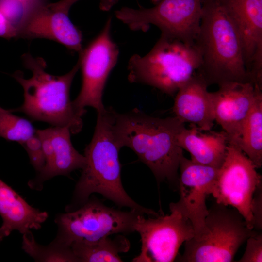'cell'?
I'll list each match as a JSON object with an SVG mask.
<instances>
[{"label":"cell","mask_w":262,"mask_h":262,"mask_svg":"<svg viewBox=\"0 0 262 262\" xmlns=\"http://www.w3.org/2000/svg\"><path fill=\"white\" fill-rule=\"evenodd\" d=\"M46 130L53 153L50 179L56 176H68L74 170L82 169L85 164V157L73 147L70 129L66 127L52 126Z\"/></svg>","instance_id":"obj_19"},{"label":"cell","mask_w":262,"mask_h":262,"mask_svg":"<svg viewBox=\"0 0 262 262\" xmlns=\"http://www.w3.org/2000/svg\"><path fill=\"white\" fill-rule=\"evenodd\" d=\"M111 22L109 18L100 33L79 53L82 84L72 103L82 117L87 106L93 107L97 113L105 108L102 102L104 89L119 54L118 48L111 36Z\"/></svg>","instance_id":"obj_10"},{"label":"cell","mask_w":262,"mask_h":262,"mask_svg":"<svg viewBox=\"0 0 262 262\" xmlns=\"http://www.w3.org/2000/svg\"><path fill=\"white\" fill-rule=\"evenodd\" d=\"M113 109L105 108L98 113L91 142L84 150L86 162L66 212L75 210L89 198L91 194L102 195L120 207H126L149 216L160 214L134 201L122 184L119 147L113 131Z\"/></svg>","instance_id":"obj_2"},{"label":"cell","mask_w":262,"mask_h":262,"mask_svg":"<svg viewBox=\"0 0 262 262\" xmlns=\"http://www.w3.org/2000/svg\"><path fill=\"white\" fill-rule=\"evenodd\" d=\"M256 169L236 144L229 142L226 157L210 193L216 202L236 209L253 229L254 195L262 186V176Z\"/></svg>","instance_id":"obj_9"},{"label":"cell","mask_w":262,"mask_h":262,"mask_svg":"<svg viewBox=\"0 0 262 262\" xmlns=\"http://www.w3.org/2000/svg\"><path fill=\"white\" fill-rule=\"evenodd\" d=\"M43 0H0V11L17 31L29 12Z\"/></svg>","instance_id":"obj_24"},{"label":"cell","mask_w":262,"mask_h":262,"mask_svg":"<svg viewBox=\"0 0 262 262\" xmlns=\"http://www.w3.org/2000/svg\"><path fill=\"white\" fill-rule=\"evenodd\" d=\"M195 43L201 56L196 74L208 86L249 82L239 35L217 0H202L200 29Z\"/></svg>","instance_id":"obj_4"},{"label":"cell","mask_w":262,"mask_h":262,"mask_svg":"<svg viewBox=\"0 0 262 262\" xmlns=\"http://www.w3.org/2000/svg\"><path fill=\"white\" fill-rule=\"evenodd\" d=\"M241 40L247 73L262 75V0H217Z\"/></svg>","instance_id":"obj_14"},{"label":"cell","mask_w":262,"mask_h":262,"mask_svg":"<svg viewBox=\"0 0 262 262\" xmlns=\"http://www.w3.org/2000/svg\"><path fill=\"white\" fill-rule=\"evenodd\" d=\"M0 37L8 40L17 37L16 29L0 11Z\"/></svg>","instance_id":"obj_28"},{"label":"cell","mask_w":262,"mask_h":262,"mask_svg":"<svg viewBox=\"0 0 262 262\" xmlns=\"http://www.w3.org/2000/svg\"><path fill=\"white\" fill-rule=\"evenodd\" d=\"M113 131L120 147L131 149L147 165L157 182H166L178 189L179 164L183 149L177 136L185 127L175 116L148 115L135 108L121 114L113 110Z\"/></svg>","instance_id":"obj_1"},{"label":"cell","mask_w":262,"mask_h":262,"mask_svg":"<svg viewBox=\"0 0 262 262\" xmlns=\"http://www.w3.org/2000/svg\"><path fill=\"white\" fill-rule=\"evenodd\" d=\"M79 0H61L55 3L58 6L69 10L71 6ZM116 1V0H99V7L103 11H109Z\"/></svg>","instance_id":"obj_29"},{"label":"cell","mask_w":262,"mask_h":262,"mask_svg":"<svg viewBox=\"0 0 262 262\" xmlns=\"http://www.w3.org/2000/svg\"><path fill=\"white\" fill-rule=\"evenodd\" d=\"M258 231L235 208L217 202L208 209L201 233L184 242L181 262H231L241 245Z\"/></svg>","instance_id":"obj_6"},{"label":"cell","mask_w":262,"mask_h":262,"mask_svg":"<svg viewBox=\"0 0 262 262\" xmlns=\"http://www.w3.org/2000/svg\"><path fill=\"white\" fill-rule=\"evenodd\" d=\"M22 58L32 75L26 78L19 70L12 74L23 88L24 101L20 107L9 110L12 113H23L33 121L67 127L73 134L80 132L82 117L76 113L70 98L71 85L80 68L79 61L68 72L55 76L46 71L47 64L42 58L27 53Z\"/></svg>","instance_id":"obj_3"},{"label":"cell","mask_w":262,"mask_h":262,"mask_svg":"<svg viewBox=\"0 0 262 262\" xmlns=\"http://www.w3.org/2000/svg\"><path fill=\"white\" fill-rule=\"evenodd\" d=\"M130 243L124 236L114 238L109 236L94 241H77L72 243V250L79 262H121L119 254L127 252Z\"/></svg>","instance_id":"obj_20"},{"label":"cell","mask_w":262,"mask_h":262,"mask_svg":"<svg viewBox=\"0 0 262 262\" xmlns=\"http://www.w3.org/2000/svg\"><path fill=\"white\" fill-rule=\"evenodd\" d=\"M22 146L27 152L31 164L38 174L45 165V158L39 138L36 133Z\"/></svg>","instance_id":"obj_25"},{"label":"cell","mask_w":262,"mask_h":262,"mask_svg":"<svg viewBox=\"0 0 262 262\" xmlns=\"http://www.w3.org/2000/svg\"><path fill=\"white\" fill-rule=\"evenodd\" d=\"M201 53L195 44L161 35L150 51L132 55L128 62V80L174 96L196 72Z\"/></svg>","instance_id":"obj_5"},{"label":"cell","mask_w":262,"mask_h":262,"mask_svg":"<svg viewBox=\"0 0 262 262\" xmlns=\"http://www.w3.org/2000/svg\"><path fill=\"white\" fill-rule=\"evenodd\" d=\"M170 214L146 218L140 214L134 226L141 237L140 254L134 262H171L181 245L194 236L190 221L179 211L169 207Z\"/></svg>","instance_id":"obj_11"},{"label":"cell","mask_w":262,"mask_h":262,"mask_svg":"<svg viewBox=\"0 0 262 262\" xmlns=\"http://www.w3.org/2000/svg\"><path fill=\"white\" fill-rule=\"evenodd\" d=\"M4 238V236L1 233H0V243L3 240Z\"/></svg>","instance_id":"obj_30"},{"label":"cell","mask_w":262,"mask_h":262,"mask_svg":"<svg viewBox=\"0 0 262 262\" xmlns=\"http://www.w3.org/2000/svg\"><path fill=\"white\" fill-rule=\"evenodd\" d=\"M189 127H184L177 134L178 146L190 153L192 161L219 168L227 153V134L224 131H204L193 124Z\"/></svg>","instance_id":"obj_18"},{"label":"cell","mask_w":262,"mask_h":262,"mask_svg":"<svg viewBox=\"0 0 262 262\" xmlns=\"http://www.w3.org/2000/svg\"><path fill=\"white\" fill-rule=\"evenodd\" d=\"M22 249L35 262H79L71 246L55 239L49 245L39 244L31 230L22 234Z\"/></svg>","instance_id":"obj_22"},{"label":"cell","mask_w":262,"mask_h":262,"mask_svg":"<svg viewBox=\"0 0 262 262\" xmlns=\"http://www.w3.org/2000/svg\"><path fill=\"white\" fill-rule=\"evenodd\" d=\"M252 213L253 229L259 231L262 229V186L260 187L254 194Z\"/></svg>","instance_id":"obj_27"},{"label":"cell","mask_w":262,"mask_h":262,"mask_svg":"<svg viewBox=\"0 0 262 262\" xmlns=\"http://www.w3.org/2000/svg\"><path fill=\"white\" fill-rule=\"evenodd\" d=\"M208 85L196 73L177 91L173 107L176 117L201 130H211L214 124L213 104Z\"/></svg>","instance_id":"obj_16"},{"label":"cell","mask_w":262,"mask_h":262,"mask_svg":"<svg viewBox=\"0 0 262 262\" xmlns=\"http://www.w3.org/2000/svg\"><path fill=\"white\" fill-rule=\"evenodd\" d=\"M135 210L128 211L109 207L96 198H89L78 209L57 214L54 222L57 232L54 238L71 246L77 241H94L114 234L135 231L138 216Z\"/></svg>","instance_id":"obj_7"},{"label":"cell","mask_w":262,"mask_h":262,"mask_svg":"<svg viewBox=\"0 0 262 262\" xmlns=\"http://www.w3.org/2000/svg\"><path fill=\"white\" fill-rule=\"evenodd\" d=\"M211 92L214 121L227 134L229 142L237 144L243 124L262 88L249 82H230Z\"/></svg>","instance_id":"obj_15"},{"label":"cell","mask_w":262,"mask_h":262,"mask_svg":"<svg viewBox=\"0 0 262 262\" xmlns=\"http://www.w3.org/2000/svg\"><path fill=\"white\" fill-rule=\"evenodd\" d=\"M178 189L180 199L169 207L179 211L191 222L194 236L202 232L208 209L206 197L210 195L218 168L201 164L183 156L180 162Z\"/></svg>","instance_id":"obj_12"},{"label":"cell","mask_w":262,"mask_h":262,"mask_svg":"<svg viewBox=\"0 0 262 262\" xmlns=\"http://www.w3.org/2000/svg\"><path fill=\"white\" fill-rule=\"evenodd\" d=\"M257 168L262 165V93L245 120L236 144Z\"/></svg>","instance_id":"obj_21"},{"label":"cell","mask_w":262,"mask_h":262,"mask_svg":"<svg viewBox=\"0 0 262 262\" xmlns=\"http://www.w3.org/2000/svg\"><path fill=\"white\" fill-rule=\"evenodd\" d=\"M36 131L29 120L0 106V137L22 145L36 134Z\"/></svg>","instance_id":"obj_23"},{"label":"cell","mask_w":262,"mask_h":262,"mask_svg":"<svg viewBox=\"0 0 262 262\" xmlns=\"http://www.w3.org/2000/svg\"><path fill=\"white\" fill-rule=\"evenodd\" d=\"M48 0L39 2L29 11L17 29V37L50 40L79 53L83 49L82 34L69 19V10Z\"/></svg>","instance_id":"obj_13"},{"label":"cell","mask_w":262,"mask_h":262,"mask_svg":"<svg viewBox=\"0 0 262 262\" xmlns=\"http://www.w3.org/2000/svg\"><path fill=\"white\" fill-rule=\"evenodd\" d=\"M246 246L238 262H262V234L257 231L246 240Z\"/></svg>","instance_id":"obj_26"},{"label":"cell","mask_w":262,"mask_h":262,"mask_svg":"<svg viewBox=\"0 0 262 262\" xmlns=\"http://www.w3.org/2000/svg\"><path fill=\"white\" fill-rule=\"evenodd\" d=\"M202 14V0H160L149 8L123 7L115 12L131 30L146 31L153 25L161 35L190 44L198 35Z\"/></svg>","instance_id":"obj_8"},{"label":"cell","mask_w":262,"mask_h":262,"mask_svg":"<svg viewBox=\"0 0 262 262\" xmlns=\"http://www.w3.org/2000/svg\"><path fill=\"white\" fill-rule=\"evenodd\" d=\"M0 233L4 237L14 230L21 234L38 230L48 217L47 212L30 205L16 191L0 179Z\"/></svg>","instance_id":"obj_17"}]
</instances>
